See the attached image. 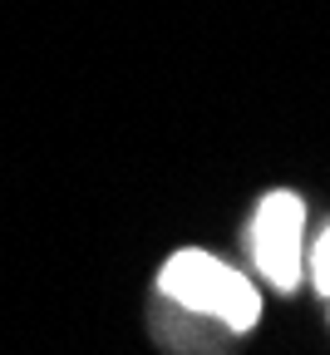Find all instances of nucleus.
I'll return each mask as SVG.
<instances>
[{
    "label": "nucleus",
    "instance_id": "1",
    "mask_svg": "<svg viewBox=\"0 0 330 355\" xmlns=\"http://www.w3.org/2000/svg\"><path fill=\"white\" fill-rule=\"evenodd\" d=\"M158 286H163L177 306L207 311V316L227 321L232 331L257 326V311H261V296H257V286H252L242 272H232L227 261H217V257H207V252H193V247L168 257Z\"/></svg>",
    "mask_w": 330,
    "mask_h": 355
},
{
    "label": "nucleus",
    "instance_id": "2",
    "mask_svg": "<svg viewBox=\"0 0 330 355\" xmlns=\"http://www.w3.org/2000/svg\"><path fill=\"white\" fill-rule=\"evenodd\" d=\"M306 207L296 193H266L261 207H257V222H252V252H257V266L261 277L276 286V291H296L301 277H306Z\"/></svg>",
    "mask_w": 330,
    "mask_h": 355
},
{
    "label": "nucleus",
    "instance_id": "3",
    "mask_svg": "<svg viewBox=\"0 0 330 355\" xmlns=\"http://www.w3.org/2000/svg\"><path fill=\"white\" fill-rule=\"evenodd\" d=\"M306 272H311V282L330 296V232H325V237L315 242V252L306 257Z\"/></svg>",
    "mask_w": 330,
    "mask_h": 355
}]
</instances>
